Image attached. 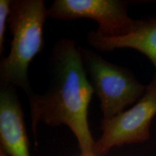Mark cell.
<instances>
[{
	"label": "cell",
	"mask_w": 156,
	"mask_h": 156,
	"mask_svg": "<svg viewBox=\"0 0 156 156\" xmlns=\"http://www.w3.org/2000/svg\"><path fill=\"white\" fill-rule=\"evenodd\" d=\"M51 80L43 95L29 98L31 123L36 133L40 122L50 126H67L75 134L82 155L95 156L89 127L88 108L94 94L84 67L80 48L73 40L63 38L51 57Z\"/></svg>",
	"instance_id": "6da1fadb"
},
{
	"label": "cell",
	"mask_w": 156,
	"mask_h": 156,
	"mask_svg": "<svg viewBox=\"0 0 156 156\" xmlns=\"http://www.w3.org/2000/svg\"><path fill=\"white\" fill-rule=\"evenodd\" d=\"M48 16L43 0L12 2L8 25L12 40L9 54L0 62V80L1 85L22 88L28 98L34 94L28 81V67L44 48V28Z\"/></svg>",
	"instance_id": "7a4b0ae2"
},
{
	"label": "cell",
	"mask_w": 156,
	"mask_h": 156,
	"mask_svg": "<svg viewBox=\"0 0 156 156\" xmlns=\"http://www.w3.org/2000/svg\"><path fill=\"white\" fill-rule=\"evenodd\" d=\"M84 67L98 97L103 119H109L137 102L146 87L126 68L116 65L91 50L80 48Z\"/></svg>",
	"instance_id": "3957f363"
},
{
	"label": "cell",
	"mask_w": 156,
	"mask_h": 156,
	"mask_svg": "<svg viewBox=\"0 0 156 156\" xmlns=\"http://www.w3.org/2000/svg\"><path fill=\"white\" fill-rule=\"evenodd\" d=\"M156 115V73L145 94L127 111L101 122L102 134L95 142V156L105 155L116 146L149 139L150 126Z\"/></svg>",
	"instance_id": "277c9868"
},
{
	"label": "cell",
	"mask_w": 156,
	"mask_h": 156,
	"mask_svg": "<svg viewBox=\"0 0 156 156\" xmlns=\"http://www.w3.org/2000/svg\"><path fill=\"white\" fill-rule=\"evenodd\" d=\"M128 2L120 0H56L48 16L61 20L89 18L98 23L96 32L107 37L124 36L137 25L127 13Z\"/></svg>",
	"instance_id": "5b68a950"
},
{
	"label": "cell",
	"mask_w": 156,
	"mask_h": 156,
	"mask_svg": "<svg viewBox=\"0 0 156 156\" xmlns=\"http://www.w3.org/2000/svg\"><path fill=\"white\" fill-rule=\"evenodd\" d=\"M15 87L1 85L0 149L7 156H30L23 109Z\"/></svg>",
	"instance_id": "8992f818"
},
{
	"label": "cell",
	"mask_w": 156,
	"mask_h": 156,
	"mask_svg": "<svg viewBox=\"0 0 156 156\" xmlns=\"http://www.w3.org/2000/svg\"><path fill=\"white\" fill-rule=\"evenodd\" d=\"M87 41L93 48L102 51L124 48L139 51L151 60L156 70V17L138 20L134 30L124 36L107 37L91 31Z\"/></svg>",
	"instance_id": "52a82bcc"
},
{
	"label": "cell",
	"mask_w": 156,
	"mask_h": 156,
	"mask_svg": "<svg viewBox=\"0 0 156 156\" xmlns=\"http://www.w3.org/2000/svg\"><path fill=\"white\" fill-rule=\"evenodd\" d=\"M12 2L10 0L0 1V54H2L5 51V39L7 23L11 12Z\"/></svg>",
	"instance_id": "ba28073f"
},
{
	"label": "cell",
	"mask_w": 156,
	"mask_h": 156,
	"mask_svg": "<svg viewBox=\"0 0 156 156\" xmlns=\"http://www.w3.org/2000/svg\"><path fill=\"white\" fill-rule=\"evenodd\" d=\"M0 156H7V155H6V153H5V152L0 149Z\"/></svg>",
	"instance_id": "9c48e42d"
},
{
	"label": "cell",
	"mask_w": 156,
	"mask_h": 156,
	"mask_svg": "<svg viewBox=\"0 0 156 156\" xmlns=\"http://www.w3.org/2000/svg\"><path fill=\"white\" fill-rule=\"evenodd\" d=\"M81 156H87V155H81Z\"/></svg>",
	"instance_id": "30bf717a"
}]
</instances>
